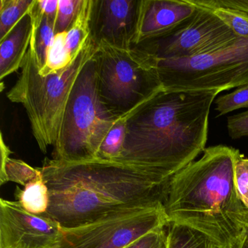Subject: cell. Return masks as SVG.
I'll return each mask as SVG.
<instances>
[{"label":"cell","mask_w":248,"mask_h":248,"mask_svg":"<svg viewBox=\"0 0 248 248\" xmlns=\"http://www.w3.org/2000/svg\"><path fill=\"white\" fill-rule=\"evenodd\" d=\"M117 119L100 100L93 57L72 88L54 146V159L66 162L98 159L100 147Z\"/></svg>","instance_id":"8992f818"},{"label":"cell","mask_w":248,"mask_h":248,"mask_svg":"<svg viewBox=\"0 0 248 248\" xmlns=\"http://www.w3.org/2000/svg\"><path fill=\"white\" fill-rule=\"evenodd\" d=\"M62 229L47 215L29 213L18 201L0 200V248H56Z\"/></svg>","instance_id":"30bf717a"},{"label":"cell","mask_w":248,"mask_h":248,"mask_svg":"<svg viewBox=\"0 0 248 248\" xmlns=\"http://www.w3.org/2000/svg\"><path fill=\"white\" fill-rule=\"evenodd\" d=\"M228 131L232 139L248 137V110L228 118Z\"/></svg>","instance_id":"83f0119b"},{"label":"cell","mask_w":248,"mask_h":248,"mask_svg":"<svg viewBox=\"0 0 248 248\" xmlns=\"http://www.w3.org/2000/svg\"><path fill=\"white\" fill-rule=\"evenodd\" d=\"M155 66L166 91H228L248 85V38H239L202 56L158 60Z\"/></svg>","instance_id":"52a82bcc"},{"label":"cell","mask_w":248,"mask_h":248,"mask_svg":"<svg viewBox=\"0 0 248 248\" xmlns=\"http://www.w3.org/2000/svg\"><path fill=\"white\" fill-rule=\"evenodd\" d=\"M32 20L30 13L0 40V79L3 80L22 67L32 37Z\"/></svg>","instance_id":"4fadbf2b"},{"label":"cell","mask_w":248,"mask_h":248,"mask_svg":"<svg viewBox=\"0 0 248 248\" xmlns=\"http://www.w3.org/2000/svg\"><path fill=\"white\" fill-rule=\"evenodd\" d=\"M168 225L164 206L125 212L84 226L62 228L56 248H124L143 235Z\"/></svg>","instance_id":"9c48e42d"},{"label":"cell","mask_w":248,"mask_h":248,"mask_svg":"<svg viewBox=\"0 0 248 248\" xmlns=\"http://www.w3.org/2000/svg\"><path fill=\"white\" fill-rule=\"evenodd\" d=\"M188 2L204 9L217 8H232L248 14V0H188Z\"/></svg>","instance_id":"4316f807"},{"label":"cell","mask_w":248,"mask_h":248,"mask_svg":"<svg viewBox=\"0 0 248 248\" xmlns=\"http://www.w3.org/2000/svg\"><path fill=\"white\" fill-rule=\"evenodd\" d=\"M40 170L50 191L46 215L63 229L125 212L162 207L172 178L145 167L101 159H46Z\"/></svg>","instance_id":"6da1fadb"},{"label":"cell","mask_w":248,"mask_h":248,"mask_svg":"<svg viewBox=\"0 0 248 248\" xmlns=\"http://www.w3.org/2000/svg\"><path fill=\"white\" fill-rule=\"evenodd\" d=\"M243 224L244 226H245L246 233L248 234V210L247 208H245V211H244Z\"/></svg>","instance_id":"f546056e"},{"label":"cell","mask_w":248,"mask_h":248,"mask_svg":"<svg viewBox=\"0 0 248 248\" xmlns=\"http://www.w3.org/2000/svg\"><path fill=\"white\" fill-rule=\"evenodd\" d=\"M83 0H59L57 16L55 24L56 34L66 32L78 16Z\"/></svg>","instance_id":"cb8c5ba5"},{"label":"cell","mask_w":248,"mask_h":248,"mask_svg":"<svg viewBox=\"0 0 248 248\" xmlns=\"http://www.w3.org/2000/svg\"><path fill=\"white\" fill-rule=\"evenodd\" d=\"M44 15L56 22L57 16L59 0H39Z\"/></svg>","instance_id":"f1b7e54d"},{"label":"cell","mask_w":248,"mask_h":248,"mask_svg":"<svg viewBox=\"0 0 248 248\" xmlns=\"http://www.w3.org/2000/svg\"><path fill=\"white\" fill-rule=\"evenodd\" d=\"M93 0H83L82 7L69 30L66 31V46L75 58L91 35L90 23L92 12Z\"/></svg>","instance_id":"2e32d148"},{"label":"cell","mask_w":248,"mask_h":248,"mask_svg":"<svg viewBox=\"0 0 248 248\" xmlns=\"http://www.w3.org/2000/svg\"><path fill=\"white\" fill-rule=\"evenodd\" d=\"M55 22L48 17L44 16L38 28L33 29L31 44L34 46L37 53V60L40 69L44 66L47 59V52L53 44L56 34L55 31Z\"/></svg>","instance_id":"44dd1931"},{"label":"cell","mask_w":248,"mask_h":248,"mask_svg":"<svg viewBox=\"0 0 248 248\" xmlns=\"http://www.w3.org/2000/svg\"><path fill=\"white\" fill-rule=\"evenodd\" d=\"M239 151L218 145L172 177L164 203L168 222L202 232L218 248H240L245 206L235 184Z\"/></svg>","instance_id":"3957f363"},{"label":"cell","mask_w":248,"mask_h":248,"mask_svg":"<svg viewBox=\"0 0 248 248\" xmlns=\"http://www.w3.org/2000/svg\"><path fill=\"white\" fill-rule=\"evenodd\" d=\"M234 178L239 198L248 210V158L241 154L236 159Z\"/></svg>","instance_id":"d4e9b609"},{"label":"cell","mask_w":248,"mask_h":248,"mask_svg":"<svg viewBox=\"0 0 248 248\" xmlns=\"http://www.w3.org/2000/svg\"><path fill=\"white\" fill-rule=\"evenodd\" d=\"M236 35L248 38V14L232 8L210 10Z\"/></svg>","instance_id":"7402d4cb"},{"label":"cell","mask_w":248,"mask_h":248,"mask_svg":"<svg viewBox=\"0 0 248 248\" xmlns=\"http://www.w3.org/2000/svg\"><path fill=\"white\" fill-rule=\"evenodd\" d=\"M141 0H93L91 37L96 43L130 49L137 40Z\"/></svg>","instance_id":"8fae6325"},{"label":"cell","mask_w":248,"mask_h":248,"mask_svg":"<svg viewBox=\"0 0 248 248\" xmlns=\"http://www.w3.org/2000/svg\"><path fill=\"white\" fill-rule=\"evenodd\" d=\"M66 32L59 33L55 37L53 44L47 52L46 63L40 69L42 76H48L65 69L76 57H72L66 48Z\"/></svg>","instance_id":"ffe728a7"},{"label":"cell","mask_w":248,"mask_h":248,"mask_svg":"<svg viewBox=\"0 0 248 248\" xmlns=\"http://www.w3.org/2000/svg\"><path fill=\"white\" fill-rule=\"evenodd\" d=\"M1 168H0V184L12 181L25 186L27 184L43 176L40 168H34L21 159L10 157L12 154L1 133Z\"/></svg>","instance_id":"5bb4252c"},{"label":"cell","mask_w":248,"mask_h":248,"mask_svg":"<svg viewBox=\"0 0 248 248\" xmlns=\"http://www.w3.org/2000/svg\"><path fill=\"white\" fill-rule=\"evenodd\" d=\"M131 115L123 116L116 120L100 147L98 159L117 161L120 157L125 140L127 120Z\"/></svg>","instance_id":"ac0fdd59"},{"label":"cell","mask_w":248,"mask_h":248,"mask_svg":"<svg viewBox=\"0 0 248 248\" xmlns=\"http://www.w3.org/2000/svg\"><path fill=\"white\" fill-rule=\"evenodd\" d=\"M220 93L161 91L129 117L117 162L172 178L205 149L210 107Z\"/></svg>","instance_id":"7a4b0ae2"},{"label":"cell","mask_w":248,"mask_h":248,"mask_svg":"<svg viewBox=\"0 0 248 248\" xmlns=\"http://www.w3.org/2000/svg\"><path fill=\"white\" fill-rule=\"evenodd\" d=\"M196 11L188 0H141L136 46L168 32Z\"/></svg>","instance_id":"7c38bea8"},{"label":"cell","mask_w":248,"mask_h":248,"mask_svg":"<svg viewBox=\"0 0 248 248\" xmlns=\"http://www.w3.org/2000/svg\"><path fill=\"white\" fill-rule=\"evenodd\" d=\"M239 37L211 11L197 8L175 28L135 47L158 60H181L207 54Z\"/></svg>","instance_id":"ba28073f"},{"label":"cell","mask_w":248,"mask_h":248,"mask_svg":"<svg viewBox=\"0 0 248 248\" xmlns=\"http://www.w3.org/2000/svg\"><path fill=\"white\" fill-rule=\"evenodd\" d=\"M34 0L0 1V40H3L17 24L29 14Z\"/></svg>","instance_id":"d6986e66"},{"label":"cell","mask_w":248,"mask_h":248,"mask_svg":"<svg viewBox=\"0 0 248 248\" xmlns=\"http://www.w3.org/2000/svg\"><path fill=\"white\" fill-rule=\"evenodd\" d=\"M97 50L98 45L90 36L67 67L43 77L34 46L30 44L19 77L7 97L25 108L33 136L43 153L56 144L72 88Z\"/></svg>","instance_id":"277c9868"},{"label":"cell","mask_w":248,"mask_h":248,"mask_svg":"<svg viewBox=\"0 0 248 248\" xmlns=\"http://www.w3.org/2000/svg\"><path fill=\"white\" fill-rule=\"evenodd\" d=\"M168 248H218L206 235L185 225L170 223Z\"/></svg>","instance_id":"e0dca14e"},{"label":"cell","mask_w":248,"mask_h":248,"mask_svg":"<svg viewBox=\"0 0 248 248\" xmlns=\"http://www.w3.org/2000/svg\"><path fill=\"white\" fill-rule=\"evenodd\" d=\"M100 100L115 118L133 114L164 91L153 57L137 47L99 43L95 56Z\"/></svg>","instance_id":"5b68a950"},{"label":"cell","mask_w":248,"mask_h":248,"mask_svg":"<svg viewBox=\"0 0 248 248\" xmlns=\"http://www.w3.org/2000/svg\"><path fill=\"white\" fill-rule=\"evenodd\" d=\"M17 201L29 213L46 214L50 206V191L43 177L27 184L23 189L17 188Z\"/></svg>","instance_id":"9a60e30c"},{"label":"cell","mask_w":248,"mask_h":248,"mask_svg":"<svg viewBox=\"0 0 248 248\" xmlns=\"http://www.w3.org/2000/svg\"><path fill=\"white\" fill-rule=\"evenodd\" d=\"M215 103L218 117L239 108H248V85L240 87L231 93L218 97Z\"/></svg>","instance_id":"603a6c76"},{"label":"cell","mask_w":248,"mask_h":248,"mask_svg":"<svg viewBox=\"0 0 248 248\" xmlns=\"http://www.w3.org/2000/svg\"><path fill=\"white\" fill-rule=\"evenodd\" d=\"M124 248H168V233L165 228L155 229L133 241Z\"/></svg>","instance_id":"484cf974"},{"label":"cell","mask_w":248,"mask_h":248,"mask_svg":"<svg viewBox=\"0 0 248 248\" xmlns=\"http://www.w3.org/2000/svg\"><path fill=\"white\" fill-rule=\"evenodd\" d=\"M240 248H248V234L247 233L246 236L241 245Z\"/></svg>","instance_id":"4dcf8cb0"}]
</instances>
